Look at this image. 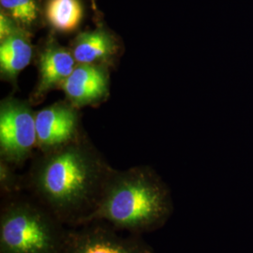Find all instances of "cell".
Returning <instances> with one entry per match:
<instances>
[{"instance_id": "obj_1", "label": "cell", "mask_w": 253, "mask_h": 253, "mask_svg": "<svg viewBox=\"0 0 253 253\" xmlns=\"http://www.w3.org/2000/svg\"><path fill=\"white\" fill-rule=\"evenodd\" d=\"M170 210L171 200L163 184L148 172L131 171L109 184L90 217L142 230L163 223Z\"/></svg>"}, {"instance_id": "obj_2", "label": "cell", "mask_w": 253, "mask_h": 253, "mask_svg": "<svg viewBox=\"0 0 253 253\" xmlns=\"http://www.w3.org/2000/svg\"><path fill=\"white\" fill-rule=\"evenodd\" d=\"M97 182V169L79 147L69 146L49 157L38 173L42 197L55 210L68 212L86 203Z\"/></svg>"}, {"instance_id": "obj_3", "label": "cell", "mask_w": 253, "mask_h": 253, "mask_svg": "<svg viewBox=\"0 0 253 253\" xmlns=\"http://www.w3.org/2000/svg\"><path fill=\"white\" fill-rule=\"evenodd\" d=\"M0 240L4 253H56L58 246L56 231L49 219L25 205L5 213Z\"/></svg>"}, {"instance_id": "obj_4", "label": "cell", "mask_w": 253, "mask_h": 253, "mask_svg": "<svg viewBox=\"0 0 253 253\" xmlns=\"http://www.w3.org/2000/svg\"><path fill=\"white\" fill-rule=\"evenodd\" d=\"M36 142V115L23 101L3 100L0 107L2 155L18 163L27 157Z\"/></svg>"}, {"instance_id": "obj_5", "label": "cell", "mask_w": 253, "mask_h": 253, "mask_svg": "<svg viewBox=\"0 0 253 253\" xmlns=\"http://www.w3.org/2000/svg\"><path fill=\"white\" fill-rule=\"evenodd\" d=\"M108 74L99 65L79 64L61 86L75 106L102 100L108 94Z\"/></svg>"}, {"instance_id": "obj_6", "label": "cell", "mask_w": 253, "mask_h": 253, "mask_svg": "<svg viewBox=\"0 0 253 253\" xmlns=\"http://www.w3.org/2000/svg\"><path fill=\"white\" fill-rule=\"evenodd\" d=\"M76 114L65 104H54L36 114L37 142L43 147H54L69 142L75 132Z\"/></svg>"}, {"instance_id": "obj_7", "label": "cell", "mask_w": 253, "mask_h": 253, "mask_svg": "<svg viewBox=\"0 0 253 253\" xmlns=\"http://www.w3.org/2000/svg\"><path fill=\"white\" fill-rule=\"evenodd\" d=\"M73 53L62 46L48 44L40 56V80L35 97L42 98L56 85H61L76 67Z\"/></svg>"}, {"instance_id": "obj_8", "label": "cell", "mask_w": 253, "mask_h": 253, "mask_svg": "<svg viewBox=\"0 0 253 253\" xmlns=\"http://www.w3.org/2000/svg\"><path fill=\"white\" fill-rule=\"evenodd\" d=\"M69 253H151L144 246L94 230L77 235L70 244Z\"/></svg>"}, {"instance_id": "obj_9", "label": "cell", "mask_w": 253, "mask_h": 253, "mask_svg": "<svg viewBox=\"0 0 253 253\" xmlns=\"http://www.w3.org/2000/svg\"><path fill=\"white\" fill-rule=\"evenodd\" d=\"M117 51L113 37L104 30H94L81 33L73 41V53L79 64L100 63L108 60Z\"/></svg>"}, {"instance_id": "obj_10", "label": "cell", "mask_w": 253, "mask_h": 253, "mask_svg": "<svg viewBox=\"0 0 253 253\" xmlns=\"http://www.w3.org/2000/svg\"><path fill=\"white\" fill-rule=\"evenodd\" d=\"M32 46L27 34L19 30L1 42L0 69L1 73L9 79H15L19 73L30 63Z\"/></svg>"}, {"instance_id": "obj_11", "label": "cell", "mask_w": 253, "mask_h": 253, "mask_svg": "<svg viewBox=\"0 0 253 253\" xmlns=\"http://www.w3.org/2000/svg\"><path fill=\"white\" fill-rule=\"evenodd\" d=\"M45 13L54 29L71 32L81 24L84 9L80 0H48Z\"/></svg>"}, {"instance_id": "obj_12", "label": "cell", "mask_w": 253, "mask_h": 253, "mask_svg": "<svg viewBox=\"0 0 253 253\" xmlns=\"http://www.w3.org/2000/svg\"><path fill=\"white\" fill-rule=\"evenodd\" d=\"M2 8L9 12L14 21L30 25L38 17V7L35 0H0Z\"/></svg>"}, {"instance_id": "obj_13", "label": "cell", "mask_w": 253, "mask_h": 253, "mask_svg": "<svg viewBox=\"0 0 253 253\" xmlns=\"http://www.w3.org/2000/svg\"><path fill=\"white\" fill-rule=\"evenodd\" d=\"M20 28L17 27L14 20L5 13L3 10L0 13V40L1 42L9 36L18 32Z\"/></svg>"}]
</instances>
